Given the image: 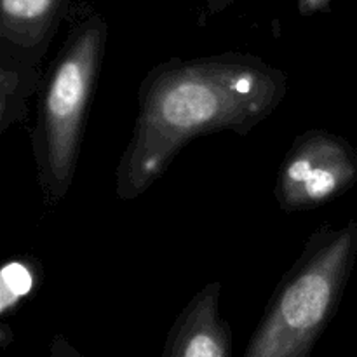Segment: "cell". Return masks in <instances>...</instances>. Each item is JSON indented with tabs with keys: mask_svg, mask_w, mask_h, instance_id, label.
Instances as JSON below:
<instances>
[{
	"mask_svg": "<svg viewBox=\"0 0 357 357\" xmlns=\"http://www.w3.org/2000/svg\"><path fill=\"white\" fill-rule=\"evenodd\" d=\"M357 183V152L342 136L310 129L296 136L282 159L275 199L282 211L319 208Z\"/></svg>",
	"mask_w": 357,
	"mask_h": 357,
	"instance_id": "4",
	"label": "cell"
},
{
	"mask_svg": "<svg viewBox=\"0 0 357 357\" xmlns=\"http://www.w3.org/2000/svg\"><path fill=\"white\" fill-rule=\"evenodd\" d=\"M42 82L35 66L0 58V132L24 121L28 98L40 91Z\"/></svg>",
	"mask_w": 357,
	"mask_h": 357,
	"instance_id": "7",
	"label": "cell"
},
{
	"mask_svg": "<svg viewBox=\"0 0 357 357\" xmlns=\"http://www.w3.org/2000/svg\"><path fill=\"white\" fill-rule=\"evenodd\" d=\"M33 261L10 260L3 265L0 274V310L6 316L17 303L30 295L38 278Z\"/></svg>",
	"mask_w": 357,
	"mask_h": 357,
	"instance_id": "8",
	"label": "cell"
},
{
	"mask_svg": "<svg viewBox=\"0 0 357 357\" xmlns=\"http://www.w3.org/2000/svg\"><path fill=\"white\" fill-rule=\"evenodd\" d=\"M222 284H206L171 326L162 357H230L232 331L220 316Z\"/></svg>",
	"mask_w": 357,
	"mask_h": 357,
	"instance_id": "5",
	"label": "cell"
},
{
	"mask_svg": "<svg viewBox=\"0 0 357 357\" xmlns=\"http://www.w3.org/2000/svg\"><path fill=\"white\" fill-rule=\"evenodd\" d=\"M206 2H208L215 10H220V9H223V7H225L230 0H206Z\"/></svg>",
	"mask_w": 357,
	"mask_h": 357,
	"instance_id": "9",
	"label": "cell"
},
{
	"mask_svg": "<svg viewBox=\"0 0 357 357\" xmlns=\"http://www.w3.org/2000/svg\"><path fill=\"white\" fill-rule=\"evenodd\" d=\"M63 10V0H0V58L37 66Z\"/></svg>",
	"mask_w": 357,
	"mask_h": 357,
	"instance_id": "6",
	"label": "cell"
},
{
	"mask_svg": "<svg viewBox=\"0 0 357 357\" xmlns=\"http://www.w3.org/2000/svg\"><path fill=\"white\" fill-rule=\"evenodd\" d=\"M286 89L281 70L244 52L153 66L139 84L138 117L115 171L117 195L132 201L145 194L199 136L248 135L278 110Z\"/></svg>",
	"mask_w": 357,
	"mask_h": 357,
	"instance_id": "1",
	"label": "cell"
},
{
	"mask_svg": "<svg viewBox=\"0 0 357 357\" xmlns=\"http://www.w3.org/2000/svg\"><path fill=\"white\" fill-rule=\"evenodd\" d=\"M107 38L108 28L100 16L77 24L63 42L38 91L31 149L49 206L58 204L72 187Z\"/></svg>",
	"mask_w": 357,
	"mask_h": 357,
	"instance_id": "3",
	"label": "cell"
},
{
	"mask_svg": "<svg viewBox=\"0 0 357 357\" xmlns=\"http://www.w3.org/2000/svg\"><path fill=\"white\" fill-rule=\"evenodd\" d=\"M357 257V220L323 225L282 278L244 357H307L337 314Z\"/></svg>",
	"mask_w": 357,
	"mask_h": 357,
	"instance_id": "2",
	"label": "cell"
}]
</instances>
